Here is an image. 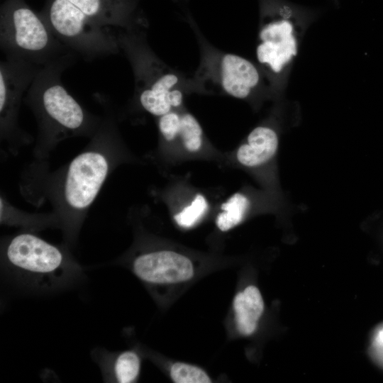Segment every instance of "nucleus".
I'll return each mask as SVG.
<instances>
[{
    "label": "nucleus",
    "instance_id": "5",
    "mask_svg": "<svg viewBox=\"0 0 383 383\" xmlns=\"http://www.w3.org/2000/svg\"><path fill=\"white\" fill-rule=\"evenodd\" d=\"M40 16L60 43L87 60L119 51L114 29L96 23L68 0H50Z\"/></svg>",
    "mask_w": 383,
    "mask_h": 383
},
{
    "label": "nucleus",
    "instance_id": "1",
    "mask_svg": "<svg viewBox=\"0 0 383 383\" xmlns=\"http://www.w3.org/2000/svg\"><path fill=\"white\" fill-rule=\"evenodd\" d=\"M96 133L72 160L51 171L47 160H35L23 171L20 189L30 204L48 201L65 244L74 245L88 211L104 184L120 162V140L108 104Z\"/></svg>",
    "mask_w": 383,
    "mask_h": 383
},
{
    "label": "nucleus",
    "instance_id": "7",
    "mask_svg": "<svg viewBox=\"0 0 383 383\" xmlns=\"http://www.w3.org/2000/svg\"><path fill=\"white\" fill-rule=\"evenodd\" d=\"M126 54L136 71L139 104L146 112L160 117L182 104V93L174 89L179 80L176 74L161 72L159 64L142 45Z\"/></svg>",
    "mask_w": 383,
    "mask_h": 383
},
{
    "label": "nucleus",
    "instance_id": "2",
    "mask_svg": "<svg viewBox=\"0 0 383 383\" xmlns=\"http://www.w3.org/2000/svg\"><path fill=\"white\" fill-rule=\"evenodd\" d=\"M73 54L67 53L41 67L23 99L38 125L33 150L35 160H48L57 145L66 139L91 138L101 123L103 116L85 110L62 84V74L74 60Z\"/></svg>",
    "mask_w": 383,
    "mask_h": 383
},
{
    "label": "nucleus",
    "instance_id": "14",
    "mask_svg": "<svg viewBox=\"0 0 383 383\" xmlns=\"http://www.w3.org/2000/svg\"><path fill=\"white\" fill-rule=\"evenodd\" d=\"M68 1L102 26L110 28L128 26L130 6L127 0Z\"/></svg>",
    "mask_w": 383,
    "mask_h": 383
},
{
    "label": "nucleus",
    "instance_id": "9",
    "mask_svg": "<svg viewBox=\"0 0 383 383\" xmlns=\"http://www.w3.org/2000/svg\"><path fill=\"white\" fill-rule=\"evenodd\" d=\"M260 42L257 47V57L274 72H279L296 54V43L293 26L287 20L268 23L260 33Z\"/></svg>",
    "mask_w": 383,
    "mask_h": 383
},
{
    "label": "nucleus",
    "instance_id": "17",
    "mask_svg": "<svg viewBox=\"0 0 383 383\" xmlns=\"http://www.w3.org/2000/svg\"><path fill=\"white\" fill-rule=\"evenodd\" d=\"M249 199L242 193H235L221 206L216 224L221 231H227L240 223L250 207Z\"/></svg>",
    "mask_w": 383,
    "mask_h": 383
},
{
    "label": "nucleus",
    "instance_id": "12",
    "mask_svg": "<svg viewBox=\"0 0 383 383\" xmlns=\"http://www.w3.org/2000/svg\"><path fill=\"white\" fill-rule=\"evenodd\" d=\"M278 145V136L273 129L259 126L250 133L247 142L239 147L236 157L245 167H257L274 157Z\"/></svg>",
    "mask_w": 383,
    "mask_h": 383
},
{
    "label": "nucleus",
    "instance_id": "4",
    "mask_svg": "<svg viewBox=\"0 0 383 383\" xmlns=\"http://www.w3.org/2000/svg\"><path fill=\"white\" fill-rule=\"evenodd\" d=\"M0 45L6 58L39 67L72 52L53 35L40 15L23 0H7L2 6Z\"/></svg>",
    "mask_w": 383,
    "mask_h": 383
},
{
    "label": "nucleus",
    "instance_id": "10",
    "mask_svg": "<svg viewBox=\"0 0 383 383\" xmlns=\"http://www.w3.org/2000/svg\"><path fill=\"white\" fill-rule=\"evenodd\" d=\"M221 83L229 95L246 98L259 82L255 67L248 60L233 54L223 56L220 64Z\"/></svg>",
    "mask_w": 383,
    "mask_h": 383
},
{
    "label": "nucleus",
    "instance_id": "20",
    "mask_svg": "<svg viewBox=\"0 0 383 383\" xmlns=\"http://www.w3.org/2000/svg\"><path fill=\"white\" fill-rule=\"evenodd\" d=\"M374 346L377 353L383 359V328L377 334L374 340Z\"/></svg>",
    "mask_w": 383,
    "mask_h": 383
},
{
    "label": "nucleus",
    "instance_id": "3",
    "mask_svg": "<svg viewBox=\"0 0 383 383\" xmlns=\"http://www.w3.org/2000/svg\"><path fill=\"white\" fill-rule=\"evenodd\" d=\"M1 265L8 279L35 293L70 287L81 281L84 274L67 245L50 243L26 231L3 239Z\"/></svg>",
    "mask_w": 383,
    "mask_h": 383
},
{
    "label": "nucleus",
    "instance_id": "19",
    "mask_svg": "<svg viewBox=\"0 0 383 383\" xmlns=\"http://www.w3.org/2000/svg\"><path fill=\"white\" fill-rule=\"evenodd\" d=\"M207 208L208 204L205 197L199 194L190 205L174 216V220L182 227H192L202 217Z\"/></svg>",
    "mask_w": 383,
    "mask_h": 383
},
{
    "label": "nucleus",
    "instance_id": "16",
    "mask_svg": "<svg viewBox=\"0 0 383 383\" xmlns=\"http://www.w3.org/2000/svg\"><path fill=\"white\" fill-rule=\"evenodd\" d=\"M0 222L1 225L21 227L23 231L38 232L48 228H58L57 221L52 213H30L13 206L1 195Z\"/></svg>",
    "mask_w": 383,
    "mask_h": 383
},
{
    "label": "nucleus",
    "instance_id": "11",
    "mask_svg": "<svg viewBox=\"0 0 383 383\" xmlns=\"http://www.w3.org/2000/svg\"><path fill=\"white\" fill-rule=\"evenodd\" d=\"M93 358L99 365L106 382L131 383L139 375L140 359L134 350L111 353L98 348L93 351Z\"/></svg>",
    "mask_w": 383,
    "mask_h": 383
},
{
    "label": "nucleus",
    "instance_id": "18",
    "mask_svg": "<svg viewBox=\"0 0 383 383\" xmlns=\"http://www.w3.org/2000/svg\"><path fill=\"white\" fill-rule=\"evenodd\" d=\"M172 380L177 383H209L208 374L201 368L182 362L173 364L170 369Z\"/></svg>",
    "mask_w": 383,
    "mask_h": 383
},
{
    "label": "nucleus",
    "instance_id": "8",
    "mask_svg": "<svg viewBox=\"0 0 383 383\" xmlns=\"http://www.w3.org/2000/svg\"><path fill=\"white\" fill-rule=\"evenodd\" d=\"M133 271L142 281L150 284H172L190 279L193 265L187 257L170 250H152L136 256Z\"/></svg>",
    "mask_w": 383,
    "mask_h": 383
},
{
    "label": "nucleus",
    "instance_id": "6",
    "mask_svg": "<svg viewBox=\"0 0 383 383\" xmlns=\"http://www.w3.org/2000/svg\"><path fill=\"white\" fill-rule=\"evenodd\" d=\"M40 67L6 57L0 63V138L12 155L33 141L32 135L20 128L18 115L23 96Z\"/></svg>",
    "mask_w": 383,
    "mask_h": 383
},
{
    "label": "nucleus",
    "instance_id": "13",
    "mask_svg": "<svg viewBox=\"0 0 383 383\" xmlns=\"http://www.w3.org/2000/svg\"><path fill=\"white\" fill-rule=\"evenodd\" d=\"M158 127L162 138L172 141L180 136L186 149L198 151L202 145V129L197 120L190 113L170 111L160 117Z\"/></svg>",
    "mask_w": 383,
    "mask_h": 383
},
{
    "label": "nucleus",
    "instance_id": "15",
    "mask_svg": "<svg viewBox=\"0 0 383 383\" xmlns=\"http://www.w3.org/2000/svg\"><path fill=\"white\" fill-rule=\"evenodd\" d=\"M233 309L239 333L244 335L252 334L264 310L259 289L255 286H249L243 292L238 293L233 301Z\"/></svg>",
    "mask_w": 383,
    "mask_h": 383
}]
</instances>
